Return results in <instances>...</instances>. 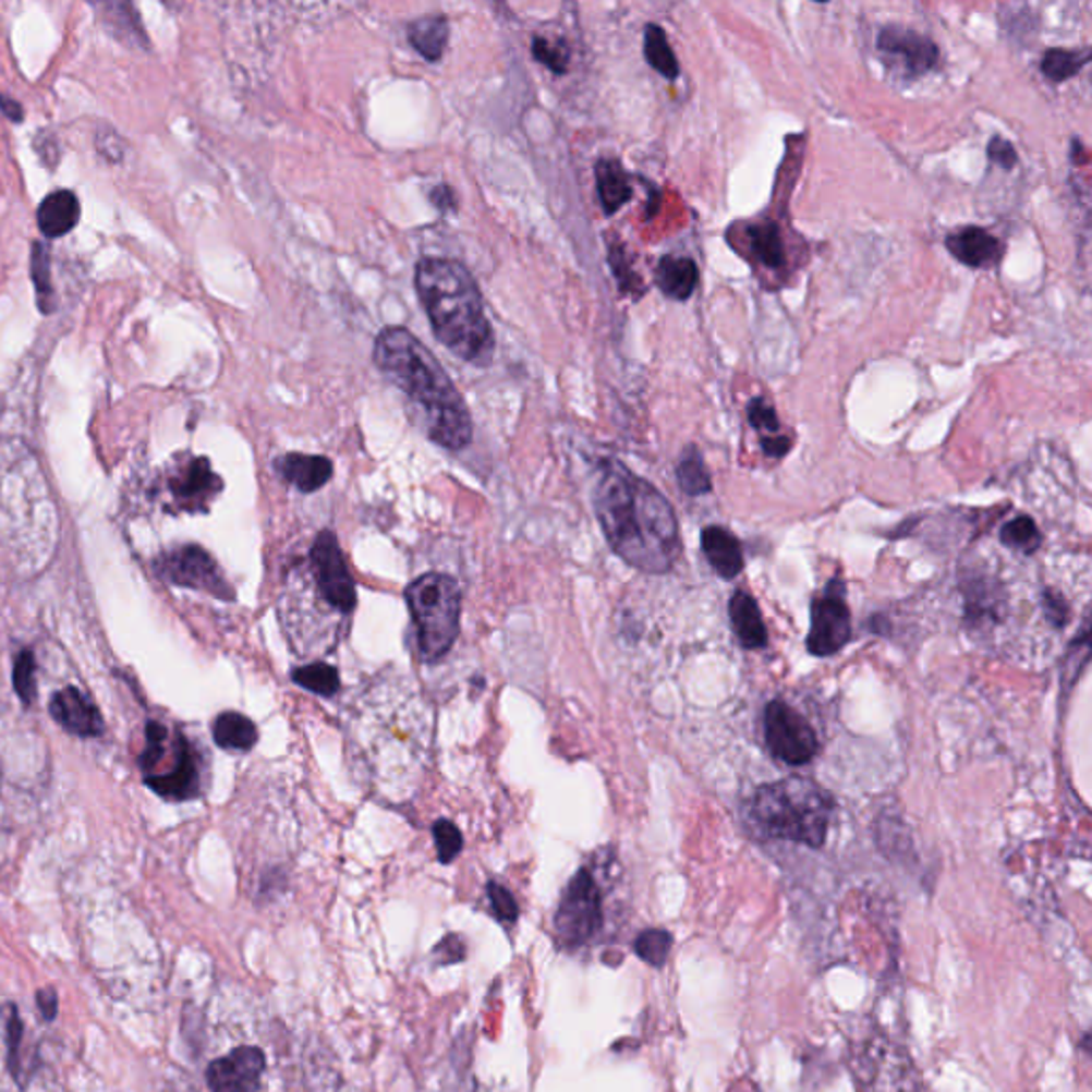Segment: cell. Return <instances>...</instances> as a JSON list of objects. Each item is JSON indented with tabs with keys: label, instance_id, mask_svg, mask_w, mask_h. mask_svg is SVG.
Returning a JSON list of instances; mask_svg holds the SVG:
<instances>
[{
	"label": "cell",
	"instance_id": "cell-1",
	"mask_svg": "<svg viewBox=\"0 0 1092 1092\" xmlns=\"http://www.w3.org/2000/svg\"><path fill=\"white\" fill-rule=\"evenodd\" d=\"M594 510L608 545L632 568L664 574L679 559L681 536L670 501L623 463H599Z\"/></svg>",
	"mask_w": 1092,
	"mask_h": 1092
},
{
	"label": "cell",
	"instance_id": "cell-2",
	"mask_svg": "<svg viewBox=\"0 0 1092 1092\" xmlns=\"http://www.w3.org/2000/svg\"><path fill=\"white\" fill-rule=\"evenodd\" d=\"M376 367L418 410V423L440 447L461 450L472 440V416L440 361L403 327H387L374 344Z\"/></svg>",
	"mask_w": 1092,
	"mask_h": 1092
},
{
	"label": "cell",
	"instance_id": "cell-3",
	"mask_svg": "<svg viewBox=\"0 0 1092 1092\" xmlns=\"http://www.w3.org/2000/svg\"><path fill=\"white\" fill-rule=\"evenodd\" d=\"M414 287L438 342L470 365H492L496 333L481 289L465 265L438 256L421 258Z\"/></svg>",
	"mask_w": 1092,
	"mask_h": 1092
},
{
	"label": "cell",
	"instance_id": "cell-4",
	"mask_svg": "<svg viewBox=\"0 0 1092 1092\" xmlns=\"http://www.w3.org/2000/svg\"><path fill=\"white\" fill-rule=\"evenodd\" d=\"M835 811V798L809 777L792 775L757 788L749 817L771 839L822 847Z\"/></svg>",
	"mask_w": 1092,
	"mask_h": 1092
},
{
	"label": "cell",
	"instance_id": "cell-5",
	"mask_svg": "<svg viewBox=\"0 0 1092 1092\" xmlns=\"http://www.w3.org/2000/svg\"><path fill=\"white\" fill-rule=\"evenodd\" d=\"M405 602L421 657L425 662L442 659L459 636L461 592L457 583L447 574L429 572L405 590Z\"/></svg>",
	"mask_w": 1092,
	"mask_h": 1092
},
{
	"label": "cell",
	"instance_id": "cell-6",
	"mask_svg": "<svg viewBox=\"0 0 1092 1092\" xmlns=\"http://www.w3.org/2000/svg\"><path fill=\"white\" fill-rule=\"evenodd\" d=\"M301 602H316L318 617H331L342 623L354 610L356 592L338 538L331 532H320L310 548L307 561L298 570Z\"/></svg>",
	"mask_w": 1092,
	"mask_h": 1092
},
{
	"label": "cell",
	"instance_id": "cell-7",
	"mask_svg": "<svg viewBox=\"0 0 1092 1092\" xmlns=\"http://www.w3.org/2000/svg\"><path fill=\"white\" fill-rule=\"evenodd\" d=\"M604 909H602V893L599 886L590 873V869H581L561 894V900L555 911V937L566 947H581L590 944L602 929Z\"/></svg>",
	"mask_w": 1092,
	"mask_h": 1092
},
{
	"label": "cell",
	"instance_id": "cell-8",
	"mask_svg": "<svg viewBox=\"0 0 1092 1092\" xmlns=\"http://www.w3.org/2000/svg\"><path fill=\"white\" fill-rule=\"evenodd\" d=\"M764 739L771 755L788 766L809 764L820 749L811 724L784 700L768 702L764 711Z\"/></svg>",
	"mask_w": 1092,
	"mask_h": 1092
},
{
	"label": "cell",
	"instance_id": "cell-9",
	"mask_svg": "<svg viewBox=\"0 0 1092 1092\" xmlns=\"http://www.w3.org/2000/svg\"><path fill=\"white\" fill-rule=\"evenodd\" d=\"M156 572L178 587L205 592L220 599H231L233 590L222 577L211 555L197 545L180 546L160 555L154 563Z\"/></svg>",
	"mask_w": 1092,
	"mask_h": 1092
},
{
	"label": "cell",
	"instance_id": "cell-10",
	"mask_svg": "<svg viewBox=\"0 0 1092 1092\" xmlns=\"http://www.w3.org/2000/svg\"><path fill=\"white\" fill-rule=\"evenodd\" d=\"M851 639V612L845 602L844 581L833 579L822 596L811 606V630L806 648L815 657H828L844 648Z\"/></svg>",
	"mask_w": 1092,
	"mask_h": 1092
},
{
	"label": "cell",
	"instance_id": "cell-11",
	"mask_svg": "<svg viewBox=\"0 0 1092 1092\" xmlns=\"http://www.w3.org/2000/svg\"><path fill=\"white\" fill-rule=\"evenodd\" d=\"M167 764L146 777L149 788L167 800H191L201 792V757L186 737L175 732Z\"/></svg>",
	"mask_w": 1092,
	"mask_h": 1092
},
{
	"label": "cell",
	"instance_id": "cell-12",
	"mask_svg": "<svg viewBox=\"0 0 1092 1092\" xmlns=\"http://www.w3.org/2000/svg\"><path fill=\"white\" fill-rule=\"evenodd\" d=\"M265 1071V1054L260 1047L242 1045L227 1056L209 1063L205 1080L211 1092H254Z\"/></svg>",
	"mask_w": 1092,
	"mask_h": 1092
},
{
	"label": "cell",
	"instance_id": "cell-13",
	"mask_svg": "<svg viewBox=\"0 0 1092 1092\" xmlns=\"http://www.w3.org/2000/svg\"><path fill=\"white\" fill-rule=\"evenodd\" d=\"M877 48L893 58H898L909 77H920L933 71L939 62V48L935 46V41L909 28H898V26L884 28L877 39Z\"/></svg>",
	"mask_w": 1092,
	"mask_h": 1092
},
{
	"label": "cell",
	"instance_id": "cell-14",
	"mask_svg": "<svg viewBox=\"0 0 1092 1092\" xmlns=\"http://www.w3.org/2000/svg\"><path fill=\"white\" fill-rule=\"evenodd\" d=\"M51 717L58 726H62L69 735L93 739L102 735V717L99 708L88 695L82 694L75 688H64L51 697Z\"/></svg>",
	"mask_w": 1092,
	"mask_h": 1092
},
{
	"label": "cell",
	"instance_id": "cell-15",
	"mask_svg": "<svg viewBox=\"0 0 1092 1092\" xmlns=\"http://www.w3.org/2000/svg\"><path fill=\"white\" fill-rule=\"evenodd\" d=\"M222 489V481L214 474L207 459H191L169 481L173 499L186 510H203L207 501Z\"/></svg>",
	"mask_w": 1092,
	"mask_h": 1092
},
{
	"label": "cell",
	"instance_id": "cell-16",
	"mask_svg": "<svg viewBox=\"0 0 1092 1092\" xmlns=\"http://www.w3.org/2000/svg\"><path fill=\"white\" fill-rule=\"evenodd\" d=\"M945 246L958 263L975 269L993 265L1003 254V244L980 227H964L951 233L945 240Z\"/></svg>",
	"mask_w": 1092,
	"mask_h": 1092
},
{
	"label": "cell",
	"instance_id": "cell-17",
	"mask_svg": "<svg viewBox=\"0 0 1092 1092\" xmlns=\"http://www.w3.org/2000/svg\"><path fill=\"white\" fill-rule=\"evenodd\" d=\"M276 468L287 483H291L303 494H312L325 487L333 476L331 461L318 454L289 452L276 461Z\"/></svg>",
	"mask_w": 1092,
	"mask_h": 1092
},
{
	"label": "cell",
	"instance_id": "cell-18",
	"mask_svg": "<svg viewBox=\"0 0 1092 1092\" xmlns=\"http://www.w3.org/2000/svg\"><path fill=\"white\" fill-rule=\"evenodd\" d=\"M702 550L711 563V568L726 581L739 577L745 568L743 548L735 534L726 527L711 525L702 532Z\"/></svg>",
	"mask_w": 1092,
	"mask_h": 1092
},
{
	"label": "cell",
	"instance_id": "cell-19",
	"mask_svg": "<svg viewBox=\"0 0 1092 1092\" xmlns=\"http://www.w3.org/2000/svg\"><path fill=\"white\" fill-rule=\"evenodd\" d=\"M82 216L80 201L71 191H56L41 201L37 209L39 231L48 240H60L71 233Z\"/></svg>",
	"mask_w": 1092,
	"mask_h": 1092
},
{
	"label": "cell",
	"instance_id": "cell-20",
	"mask_svg": "<svg viewBox=\"0 0 1092 1092\" xmlns=\"http://www.w3.org/2000/svg\"><path fill=\"white\" fill-rule=\"evenodd\" d=\"M655 282L666 298L685 301L697 287V267L685 256H662L655 269Z\"/></svg>",
	"mask_w": 1092,
	"mask_h": 1092
},
{
	"label": "cell",
	"instance_id": "cell-21",
	"mask_svg": "<svg viewBox=\"0 0 1092 1092\" xmlns=\"http://www.w3.org/2000/svg\"><path fill=\"white\" fill-rule=\"evenodd\" d=\"M730 621L739 643L745 648H762L768 643V632L757 602L747 592H737L730 597Z\"/></svg>",
	"mask_w": 1092,
	"mask_h": 1092
},
{
	"label": "cell",
	"instance_id": "cell-22",
	"mask_svg": "<svg viewBox=\"0 0 1092 1092\" xmlns=\"http://www.w3.org/2000/svg\"><path fill=\"white\" fill-rule=\"evenodd\" d=\"M100 24L111 37L131 48H146V33L142 28L139 15L129 2H102L97 4Z\"/></svg>",
	"mask_w": 1092,
	"mask_h": 1092
},
{
	"label": "cell",
	"instance_id": "cell-23",
	"mask_svg": "<svg viewBox=\"0 0 1092 1092\" xmlns=\"http://www.w3.org/2000/svg\"><path fill=\"white\" fill-rule=\"evenodd\" d=\"M597 197L606 214L619 211L632 199V184L619 160L604 158L596 165Z\"/></svg>",
	"mask_w": 1092,
	"mask_h": 1092
},
{
	"label": "cell",
	"instance_id": "cell-24",
	"mask_svg": "<svg viewBox=\"0 0 1092 1092\" xmlns=\"http://www.w3.org/2000/svg\"><path fill=\"white\" fill-rule=\"evenodd\" d=\"M408 41L425 60L442 58L448 44V20L445 15H425L410 24Z\"/></svg>",
	"mask_w": 1092,
	"mask_h": 1092
},
{
	"label": "cell",
	"instance_id": "cell-25",
	"mask_svg": "<svg viewBox=\"0 0 1092 1092\" xmlns=\"http://www.w3.org/2000/svg\"><path fill=\"white\" fill-rule=\"evenodd\" d=\"M214 741L227 751H248L258 741V730L246 715L227 711L214 721Z\"/></svg>",
	"mask_w": 1092,
	"mask_h": 1092
},
{
	"label": "cell",
	"instance_id": "cell-26",
	"mask_svg": "<svg viewBox=\"0 0 1092 1092\" xmlns=\"http://www.w3.org/2000/svg\"><path fill=\"white\" fill-rule=\"evenodd\" d=\"M751 254L768 269H779L786 263V248L781 231L775 222H757L747 229Z\"/></svg>",
	"mask_w": 1092,
	"mask_h": 1092
},
{
	"label": "cell",
	"instance_id": "cell-27",
	"mask_svg": "<svg viewBox=\"0 0 1092 1092\" xmlns=\"http://www.w3.org/2000/svg\"><path fill=\"white\" fill-rule=\"evenodd\" d=\"M645 60L662 77H679V60L666 39V33L657 24H648L645 28Z\"/></svg>",
	"mask_w": 1092,
	"mask_h": 1092
},
{
	"label": "cell",
	"instance_id": "cell-28",
	"mask_svg": "<svg viewBox=\"0 0 1092 1092\" xmlns=\"http://www.w3.org/2000/svg\"><path fill=\"white\" fill-rule=\"evenodd\" d=\"M1091 60L1089 51L1047 50L1042 60V73L1054 84L1067 82L1076 77L1087 62Z\"/></svg>",
	"mask_w": 1092,
	"mask_h": 1092
},
{
	"label": "cell",
	"instance_id": "cell-29",
	"mask_svg": "<svg viewBox=\"0 0 1092 1092\" xmlns=\"http://www.w3.org/2000/svg\"><path fill=\"white\" fill-rule=\"evenodd\" d=\"M677 481H679V487L688 496H704L713 489L711 476H708L706 465L702 461V454L694 447L688 448L681 454V459L677 463Z\"/></svg>",
	"mask_w": 1092,
	"mask_h": 1092
},
{
	"label": "cell",
	"instance_id": "cell-30",
	"mask_svg": "<svg viewBox=\"0 0 1092 1092\" xmlns=\"http://www.w3.org/2000/svg\"><path fill=\"white\" fill-rule=\"evenodd\" d=\"M1000 543L1007 548L1031 555L1042 546V534L1031 517L1020 514L1000 527Z\"/></svg>",
	"mask_w": 1092,
	"mask_h": 1092
},
{
	"label": "cell",
	"instance_id": "cell-31",
	"mask_svg": "<svg viewBox=\"0 0 1092 1092\" xmlns=\"http://www.w3.org/2000/svg\"><path fill=\"white\" fill-rule=\"evenodd\" d=\"M293 681L303 690L318 695H333L340 690V675L333 666L314 662L293 672Z\"/></svg>",
	"mask_w": 1092,
	"mask_h": 1092
},
{
	"label": "cell",
	"instance_id": "cell-32",
	"mask_svg": "<svg viewBox=\"0 0 1092 1092\" xmlns=\"http://www.w3.org/2000/svg\"><path fill=\"white\" fill-rule=\"evenodd\" d=\"M31 271H33V282L37 291V303L41 312L50 314L56 310L53 301V287H51L50 252L48 246L37 242L33 246V258H31Z\"/></svg>",
	"mask_w": 1092,
	"mask_h": 1092
},
{
	"label": "cell",
	"instance_id": "cell-33",
	"mask_svg": "<svg viewBox=\"0 0 1092 1092\" xmlns=\"http://www.w3.org/2000/svg\"><path fill=\"white\" fill-rule=\"evenodd\" d=\"M37 664H35V655L33 651L24 648L17 657H15V664H13V688H15V694L17 697L28 706L35 695H37Z\"/></svg>",
	"mask_w": 1092,
	"mask_h": 1092
},
{
	"label": "cell",
	"instance_id": "cell-34",
	"mask_svg": "<svg viewBox=\"0 0 1092 1092\" xmlns=\"http://www.w3.org/2000/svg\"><path fill=\"white\" fill-rule=\"evenodd\" d=\"M672 937L666 931L659 929H648L639 935L634 949L636 954L651 967H662L670 954Z\"/></svg>",
	"mask_w": 1092,
	"mask_h": 1092
},
{
	"label": "cell",
	"instance_id": "cell-35",
	"mask_svg": "<svg viewBox=\"0 0 1092 1092\" xmlns=\"http://www.w3.org/2000/svg\"><path fill=\"white\" fill-rule=\"evenodd\" d=\"M434 839H436V847H438V858L442 864H448L452 862L459 853H461V847H463V837L459 833V828L448 822V820H438L434 824Z\"/></svg>",
	"mask_w": 1092,
	"mask_h": 1092
},
{
	"label": "cell",
	"instance_id": "cell-36",
	"mask_svg": "<svg viewBox=\"0 0 1092 1092\" xmlns=\"http://www.w3.org/2000/svg\"><path fill=\"white\" fill-rule=\"evenodd\" d=\"M532 51H534V58L538 62H543L550 71L566 73L568 62H570V53H568V50L563 46L553 44V41H548L545 37H536L534 44H532Z\"/></svg>",
	"mask_w": 1092,
	"mask_h": 1092
},
{
	"label": "cell",
	"instance_id": "cell-37",
	"mask_svg": "<svg viewBox=\"0 0 1092 1092\" xmlns=\"http://www.w3.org/2000/svg\"><path fill=\"white\" fill-rule=\"evenodd\" d=\"M747 416H749V423L762 432V434H777L779 432V418H777V412L773 410V405L766 401V399L755 398L749 401L747 405Z\"/></svg>",
	"mask_w": 1092,
	"mask_h": 1092
},
{
	"label": "cell",
	"instance_id": "cell-38",
	"mask_svg": "<svg viewBox=\"0 0 1092 1092\" xmlns=\"http://www.w3.org/2000/svg\"><path fill=\"white\" fill-rule=\"evenodd\" d=\"M487 894H489L492 909H494L497 920L506 922V924H514L517 918H519V905H517L514 896L508 893L503 886H499V884H489Z\"/></svg>",
	"mask_w": 1092,
	"mask_h": 1092
},
{
	"label": "cell",
	"instance_id": "cell-39",
	"mask_svg": "<svg viewBox=\"0 0 1092 1092\" xmlns=\"http://www.w3.org/2000/svg\"><path fill=\"white\" fill-rule=\"evenodd\" d=\"M97 149H99L100 156L109 162H122L124 154H126V146H124V139L122 135H118L111 126H102L97 133Z\"/></svg>",
	"mask_w": 1092,
	"mask_h": 1092
},
{
	"label": "cell",
	"instance_id": "cell-40",
	"mask_svg": "<svg viewBox=\"0 0 1092 1092\" xmlns=\"http://www.w3.org/2000/svg\"><path fill=\"white\" fill-rule=\"evenodd\" d=\"M7 1040H9V1067L13 1071V1078L17 1080L20 1073V1043H22V1020L15 1009H11L9 1027H7Z\"/></svg>",
	"mask_w": 1092,
	"mask_h": 1092
},
{
	"label": "cell",
	"instance_id": "cell-41",
	"mask_svg": "<svg viewBox=\"0 0 1092 1092\" xmlns=\"http://www.w3.org/2000/svg\"><path fill=\"white\" fill-rule=\"evenodd\" d=\"M988 158L993 160L994 165H998L1000 169H1014L1016 162H1018V154L1014 146L1003 139V137H993L991 144H988Z\"/></svg>",
	"mask_w": 1092,
	"mask_h": 1092
},
{
	"label": "cell",
	"instance_id": "cell-42",
	"mask_svg": "<svg viewBox=\"0 0 1092 1092\" xmlns=\"http://www.w3.org/2000/svg\"><path fill=\"white\" fill-rule=\"evenodd\" d=\"M1043 612H1045V619L1052 626H1056V628H1063L1067 623V619H1069L1067 604L1063 602V597L1058 596V594H1052V592H1047L1043 596Z\"/></svg>",
	"mask_w": 1092,
	"mask_h": 1092
},
{
	"label": "cell",
	"instance_id": "cell-43",
	"mask_svg": "<svg viewBox=\"0 0 1092 1092\" xmlns=\"http://www.w3.org/2000/svg\"><path fill=\"white\" fill-rule=\"evenodd\" d=\"M37 1003L46 1020H53L58 1014V994L53 988H44L37 993Z\"/></svg>",
	"mask_w": 1092,
	"mask_h": 1092
},
{
	"label": "cell",
	"instance_id": "cell-44",
	"mask_svg": "<svg viewBox=\"0 0 1092 1092\" xmlns=\"http://www.w3.org/2000/svg\"><path fill=\"white\" fill-rule=\"evenodd\" d=\"M790 447H792V445H790V440H788L786 436H768V438H762V448H764V452H766L768 457H775V459L784 457V454L790 450Z\"/></svg>",
	"mask_w": 1092,
	"mask_h": 1092
},
{
	"label": "cell",
	"instance_id": "cell-45",
	"mask_svg": "<svg viewBox=\"0 0 1092 1092\" xmlns=\"http://www.w3.org/2000/svg\"><path fill=\"white\" fill-rule=\"evenodd\" d=\"M0 109H2V113H4V116H9L13 122H20V120H22V109H20V105H17L15 100L4 99V97L0 95Z\"/></svg>",
	"mask_w": 1092,
	"mask_h": 1092
}]
</instances>
